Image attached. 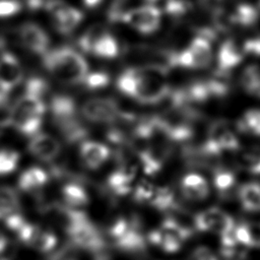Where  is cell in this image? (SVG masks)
<instances>
[{
  "instance_id": "cell-5",
  "label": "cell",
  "mask_w": 260,
  "mask_h": 260,
  "mask_svg": "<svg viewBox=\"0 0 260 260\" xmlns=\"http://www.w3.org/2000/svg\"><path fill=\"white\" fill-rule=\"evenodd\" d=\"M42 213L49 222L63 231L68 237L72 236L90 220L86 213L78 208L59 203L43 206Z\"/></svg>"
},
{
  "instance_id": "cell-50",
  "label": "cell",
  "mask_w": 260,
  "mask_h": 260,
  "mask_svg": "<svg viewBox=\"0 0 260 260\" xmlns=\"http://www.w3.org/2000/svg\"><path fill=\"white\" fill-rule=\"evenodd\" d=\"M4 126H6L2 121H0V136L2 135V132H3V129H4Z\"/></svg>"
},
{
  "instance_id": "cell-38",
  "label": "cell",
  "mask_w": 260,
  "mask_h": 260,
  "mask_svg": "<svg viewBox=\"0 0 260 260\" xmlns=\"http://www.w3.org/2000/svg\"><path fill=\"white\" fill-rule=\"evenodd\" d=\"M130 223H131V221H129L125 217L120 216V217L116 218L109 226V230H108L109 236L113 239V241L118 239L120 236H122L127 231Z\"/></svg>"
},
{
  "instance_id": "cell-42",
  "label": "cell",
  "mask_w": 260,
  "mask_h": 260,
  "mask_svg": "<svg viewBox=\"0 0 260 260\" xmlns=\"http://www.w3.org/2000/svg\"><path fill=\"white\" fill-rule=\"evenodd\" d=\"M190 260H218L213 252L206 246L196 247L190 255Z\"/></svg>"
},
{
  "instance_id": "cell-44",
  "label": "cell",
  "mask_w": 260,
  "mask_h": 260,
  "mask_svg": "<svg viewBox=\"0 0 260 260\" xmlns=\"http://www.w3.org/2000/svg\"><path fill=\"white\" fill-rule=\"evenodd\" d=\"M250 238H251V248L260 247V222H251L247 223Z\"/></svg>"
},
{
  "instance_id": "cell-26",
  "label": "cell",
  "mask_w": 260,
  "mask_h": 260,
  "mask_svg": "<svg viewBox=\"0 0 260 260\" xmlns=\"http://www.w3.org/2000/svg\"><path fill=\"white\" fill-rule=\"evenodd\" d=\"M61 194L66 205L74 208L85 206L89 196L85 189L78 183H67L61 189Z\"/></svg>"
},
{
  "instance_id": "cell-35",
  "label": "cell",
  "mask_w": 260,
  "mask_h": 260,
  "mask_svg": "<svg viewBox=\"0 0 260 260\" xmlns=\"http://www.w3.org/2000/svg\"><path fill=\"white\" fill-rule=\"evenodd\" d=\"M155 186L151 184L148 181L141 180L140 182L137 183V185L133 189V198L137 202H149L150 199L152 198L154 191H155Z\"/></svg>"
},
{
  "instance_id": "cell-2",
  "label": "cell",
  "mask_w": 260,
  "mask_h": 260,
  "mask_svg": "<svg viewBox=\"0 0 260 260\" xmlns=\"http://www.w3.org/2000/svg\"><path fill=\"white\" fill-rule=\"evenodd\" d=\"M43 64L56 80L67 85L82 83L89 72L82 55L70 47L48 50L43 55Z\"/></svg>"
},
{
  "instance_id": "cell-10",
  "label": "cell",
  "mask_w": 260,
  "mask_h": 260,
  "mask_svg": "<svg viewBox=\"0 0 260 260\" xmlns=\"http://www.w3.org/2000/svg\"><path fill=\"white\" fill-rule=\"evenodd\" d=\"M80 112L86 120L99 124L113 123L120 117L117 103L109 98L89 99L81 106Z\"/></svg>"
},
{
  "instance_id": "cell-6",
  "label": "cell",
  "mask_w": 260,
  "mask_h": 260,
  "mask_svg": "<svg viewBox=\"0 0 260 260\" xmlns=\"http://www.w3.org/2000/svg\"><path fill=\"white\" fill-rule=\"evenodd\" d=\"M211 58L212 49L208 38L198 36L184 50L177 54H172L171 64L186 69H202L209 65Z\"/></svg>"
},
{
  "instance_id": "cell-40",
  "label": "cell",
  "mask_w": 260,
  "mask_h": 260,
  "mask_svg": "<svg viewBox=\"0 0 260 260\" xmlns=\"http://www.w3.org/2000/svg\"><path fill=\"white\" fill-rule=\"evenodd\" d=\"M234 236H235L238 244H241L245 247L251 248V238H250L248 224L246 222L235 225Z\"/></svg>"
},
{
  "instance_id": "cell-46",
  "label": "cell",
  "mask_w": 260,
  "mask_h": 260,
  "mask_svg": "<svg viewBox=\"0 0 260 260\" xmlns=\"http://www.w3.org/2000/svg\"><path fill=\"white\" fill-rule=\"evenodd\" d=\"M7 245V239L6 237L0 232V252H2Z\"/></svg>"
},
{
  "instance_id": "cell-20",
  "label": "cell",
  "mask_w": 260,
  "mask_h": 260,
  "mask_svg": "<svg viewBox=\"0 0 260 260\" xmlns=\"http://www.w3.org/2000/svg\"><path fill=\"white\" fill-rule=\"evenodd\" d=\"M146 242V238L139 231L138 225L131 221L127 231L118 239L114 240V245L121 251L137 253L145 249Z\"/></svg>"
},
{
  "instance_id": "cell-52",
  "label": "cell",
  "mask_w": 260,
  "mask_h": 260,
  "mask_svg": "<svg viewBox=\"0 0 260 260\" xmlns=\"http://www.w3.org/2000/svg\"><path fill=\"white\" fill-rule=\"evenodd\" d=\"M147 1H149V2H154V1H156V0H147Z\"/></svg>"
},
{
  "instance_id": "cell-25",
  "label": "cell",
  "mask_w": 260,
  "mask_h": 260,
  "mask_svg": "<svg viewBox=\"0 0 260 260\" xmlns=\"http://www.w3.org/2000/svg\"><path fill=\"white\" fill-rule=\"evenodd\" d=\"M259 17V11L249 3H240L229 14V22L241 26L253 25Z\"/></svg>"
},
{
  "instance_id": "cell-3",
  "label": "cell",
  "mask_w": 260,
  "mask_h": 260,
  "mask_svg": "<svg viewBox=\"0 0 260 260\" xmlns=\"http://www.w3.org/2000/svg\"><path fill=\"white\" fill-rule=\"evenodd\" d=\"M46 105L42 99L23 94L9 110L8 124L25 136L39 133Z\"/></svg>"
},
{
  "instance_id": "cell-21",
  "label": "cell",
  "mask_w": 260,
  "mask_h": 260,
  "mask_svg": "<svg viewBox=\"0 0 260 260\" xmlns=\"http://www.w3.org/2000/svg\"><path fill=\"white\" fill-rule=\"evenodd\" d=\"M48 182V174L39 167H30L23 171L18 178V187L23 192H37Z\"/></svg>"
},
{
  "instance_id": "cell-7",
  "label": "cell",
  "mask_w": 260,
  "mask_h": 260,
  "mask_svg": "<svg viewBox=\"0 0 260 260\" xmlns=\"http://www.w3.org/2000/svg\"><path fill=\"white\" fill-rule=\"evenodd\" d=\"M120 20L141 34H152L160 25L161 11L154 5L147 4L124 11Z\"/></svg>"
},
{
  "instance_id": "cell-36",
  "label": "cell",
  "mask_w": 260,
  "mask_h": 260,
  "mask_svg": "<svg viewBox=\"0 0 260 260\" xmlns=\"http://www.w3.org/2000/svg\"><path fill=\"white\" fill-rule=\"evenodd\" d=\"M82 83L89 89H100L108 85L109 76L102 71L88 72Z\"/></svg>"
},
{
  "instance_id": "cell-16",
  "label": "cell",
  "mask_w": 260,
  "mask_h": 260,
  "mask_svg": "<svg viewBox=\"0 0 260 260\" xmlns=\"http://www.w3.org/2000/svg\"><path fill=\"white\" fill-rule=\"evenodd\" d=\"M180 186L183 196L191 201H202L206 199L210 191L206 179L196 173L185 175Z\"/></svg>"
},
{
  "instance_id": "cell-43",
  "label": "cell",
  "mask_w": 260,
  "mask_h": 260,
  "mask_svg": "<svg viewBox=\"0 0 260 260\" xmlns=\"http://www.w3.org/2000/svg\"><path fill=\"white\" fill-rule=\"evenodd\" d=\"M242 47L245 55L250 54V55L260 56V38L259 37L247 40Z\"/></svg>"
},
{
  "instance_id": "cell-39",
  "label": "cell",
  "mask_w": 260,
  "mask_h": 260,
  "mask_svg": "<svg viewBox=\"0 0 260 260\" xmlns=\"http://www.w3.org/2000/svg\"><path fill=\"white\" fill-rule=\"evenodd\" d=\"M21 10V2L19 0H0V17H10L17 14Z\"/></svg>"
},
{
  "instance_id": "cell-19",
  "label": "cell",
  "mask_w": 260,
  "mask_h": 260,
  "mask_svg": "<svg viewBox=\"0 0 260 260\" xmlns=\"http://www.w3.org/2000/svg\"><path fill=\"white\" fill-rule=\"evenodd\" d=\"M136 169L132 165H122L108 177V186L113 193L123 196L131 192Z\"/></svg>"
},
{
  "instance_id": "cell-23",
  "label": "cell",
  "mask_w": 260,
  "mask_h": 260,
  "mask_svg": "<svg viewBox=\"0 0 260 260\" xmlns=\"http://www.w3.org/2000/svg\"><path fill=\"white\" fill-rule=\"evenodd\" d=\"M90 54L105 59H113L119 54L118 42L113 35L105 29L93 43Z\"/></svg>"
},
{
  "instance_id": "cell-37",
  "label": "cell",
  "mask_w": 260,
  "mask_h": 260,
  "mask_svg": "<svg viewBox=\"0 0 260 260\" xmlns=\"http://www.w3.org/2000/svg\"><path fill=\"white\" fill-rule=\"evenodd\" d=\"M190 3L186 0H168L165 5L167 13L174 16H181L190 9Z\"/></svg>"
},
{
  "instance_id": "cell-22",
  "label": "cell",
  "mask_w": 260,
  "mask_h": 260,
  "mask_svg": "<svg viewBox=\"0 0 260 260\" xmlns=\"http://www.w3.org/2000/svg\"><path fill=\"white\" fill-rule=\"evenodd\" d=\"M58 243V239L55 234L44 230L36 224H34L27 239L24 244H26L31 249L39 252H48L53 250Z\"/></svg>"
},
{
  "instance_id": "cell-18",
  "label": "cell",
  "mask_w": 260,
  "mask_h": 260,
  "mask_svg": "<svg viewBox=\"0 0 260 260\" xmlns=\"http://www.w3.org/2000/svg\"><path fill=\"white\" fill-rule=\"evenodd\" d=\"M243 47L234 40L224 41L217 52V68L220 72H229L236 68L244 58Z\"/></svg>"
},
{
  "instance_id": "cell-47",
  "label": "cell",
  "mask_w": 260,
  "mask_h": 260,
  "mask_svg": "<svg viewBox=\"0 0 260 260\" xmlns=\"http://www.w3.org/2000/svg\"><path fill=\"white\" fill-rule=\"evenodd\" d=\"M94 260H112V259L109 255L105 254L104 252H100V253H96V256H95Z\"/></svg>"
},
{
  "instance_id": "cell-12",
  "label": "cell",
  "mask_w": 260,
  "mask_h": 260,
  "mask_svg": "<svg viewBox=\"0 0 260 260\" xmlns=\"http://www.w3.org/2000/svg\"><path fill=\"white\" fill-rule=\"evenodd\" d=\"M18 37L25 49L37 55H44L49 50L50 38L45 29L35 22H25L18 28Z\"/></svg>"
},
{
  "instance_id": "cell-32",
  "label": "cell",
  "mask_w": 260,
  "mask_h": 260,
  "mask_svg": "<svg viewBox=\"0 0 260 260\" xmlns=\"http://www.w3.org/2000/svg\"><path fill=\"white\" fill-rule=\"evenodd\" d=\"M236 184V177L233 172L226 169H217L213 175V185L220 194L229 193Z\"/></svg>"
},
{
  "instance_id": "cell-34",
  "label": "cell",
  "mask_w": 260,
  "mask_h": 260,
  "mask_svg": "<svg viewBox=\"0 0 260 260\" xmlns=\"http://www.w3.org/2000/svg\"><path fill=\"white\" fill-rule=\"evenodd\" d=\"M49 85L47 81L42 77H30L27 79L24 86V94L32 95L39 99L44 98V95L48 92Z\"/></svg>"
},
{
  "instance_id": "cell-8",
  "label": "cell",
  "mask_w": 260,
  "mask_h": 260,
  "mask_svg": "<svg viewBox=\"0 0 260 260\" xmlns=\"http://www.w3.org/2000/svg\"><path fill=\"white\" fill-rule=\"evenodd\" d=\"M240 142L226 122L217 121L213 123L207 133V138L203 149L210 155H216L224 151H234L239 149Z\"/></svg>"
},
{
  "instance_id": "cell-13",
  "label": "cell",
  "mask_w": 260,
  "mask_h": 260,
  "mask_svg": "<svg viewBox=\"0 0 260 260\" xmlns=\"http://www.w3.org/2000/svg\"><path fill=\"white\" fill-rule=\"evenodd\" d=\"M23 78L19 60L9 52L0 53V89L7 92L17 86Z\"/></svg>"
},
{
  "instance_id": "cell-14",
  "label": "cell",
  "mask_w": 260,
  "mask_h": 260,
  "mask_svg": "<svg viewBox=\"0 0 260 260\" xmlns=\"http://www.w3.org/2000/svg\"><path fill=\"white\" fill-rule=\"evenodd\" d=\"M69 239L76 248L93 252L95 254L103 252L106 247L103 234L90 220L70 236Z\"/></svg>"
},
{
  "instance_id": "cell-17",
  "label": "cell",
  "mask_w": 260,
  "mask_h": 260,
  "mask_svg": "<svg viewBox=\"0 0 260 260\" xmlns=\"http://www.w3.org/2000/svg\"><path fill=\"white\" fill-rule=\"evenodd\" d=\"M79 154L87 168L95 170L108 160L110 156V149L104 143L87 140L80 144Z\"/></svg>"
},
{
  "instance_id": "cell-54",
  "label": "cell",
  "mask_w": 260,
  "mask_h": 260,
  "mask_svg": "<svg viewBox=\"0 0 260 260\" xmlns=\"http://www.w3.org/2000/svg\"><path fill=\"white\" fill-rule=\"evenodd\" d=\"M0 260H6V259H0Z\"/></svg>"
},
{
  "instance_id": "cell-45",
  "label": "cell",
  "mask_w": 260,
  "mask_h": 260,
  "mask_svg": "<svg viewBox=\"0 0 260 260\" xmlns=\"http://www.w3.org/2000/svg\"><path fill=\"white\" fill-rule=\"evenodd\" d=\"M82 2L87 8H94L99 6L103 2V0H82Z\"/></svg>"
},
{
  "instance_id": "cell-9",
  "label": "cell",
  "mask_w": 260,
  "mask_h": 260,
  "mask_svg": "<svg viewBox=\"0 0 260 260\" xmlns=\"http://www.w3.org/2000/svg\"><path fill=\"white\" fill-rule=\"evenodd\" d=\"M193 225L198 232H213L220 236L233 232L236 223L232 215L224 210L218 207H210L194 215Z\"/></svg>"
},
{
  "instance_id": "cell-27",
  "label": "cell",
  "mask_w": 260,
  "mask_h": 260,
  "mask_svg": "<svg viewBox=\"0 0 260 260\" xmlns=\"http://www.w3.org/2000/svg\"><path fill=\"white\" fill-rule=\"evenodd\" d=\"M241 85L249 94L260 98V67L247 66L241 74Z\"/></svg>"
},
{
  "instance_id": "cell-1",
  "label": "cell",
  "mask_w": 260,
  "mask_h": 260,
  "mask_svg": "<svg viewBox=\"0 0 260 260\" xmlns=\"http://www.w3.org/2000/svg\"><path fill=\"white\" fill-rule=\"evenodd\" d=\"M165 68L143 66L128 68L117 79L118 89L142 104H156L169 95L170 87L165 80Z\"/></svg>"
},
{
  "instance_id": "cell-4",
  "label": "cell",
  "mask_w": 260,
  "mask_h": 260,
  "mask_svg": "<svg viewBox=\"0 0 260 260\" xmlns=\"http://www.w3.org/2000/svg\"><path fill=\"white\" fill-rule=\"evenodd\" d=\"M52 119L68 142H76L81 140L86 130L77 118V109L72 98L66 94H56L50 103Z\"/></svg>"
},
{
  "instance_id": "cell-11",
  "label": "cell",
  "mask_w": 260,
  "mask_h": 260,
  "mask_svg": "<svg viewBox=\"0 0 260 260\" xmlns=\"http://www.w3.org/2000/svg\"><path fill=\"white\" fill-rule=\"evenodd\" d=\"M47 10L51 15L55 29L62 35L72 32L83 19V14L80 10L61 0H53Z\"/></svg>"
},
{
  "instance_id": "cell-49",
  "label": "cell",
  "mask_w": 260,
  "mask_h": 260,
  "mask_svg": "<svg viewBox=\"0 0 260 260\" xmlns=\"http://www.w3.org/2000/svg\"><path fill=\"white\" fill-rule=\"evenodd\" d=\"M205 4L207 5H216L217 3H219L221 0H202Z\"/></svg>"
},
{
  "instance_id": "cell-15",
  "label": "cell",
  "mask_w": 260,
  "mask_h": 260,
  "mask_svg": "<svg viewBox=\"0 0 260 260\" xmlns=\"http://www.w3.org/2000/svg\"><path fill=\"white\" fill-rule=\"evenodd\" d=\"M28 151L44 161L55 159L61 152V144L57 138L47 133H37L31 136L27 145Z\"/></svg>"
},
{
  "instance_id": "cell-33",
  "label": "cell",
  "mask_w": 260,
  "mask_h": 260,
  "mask_svg": "<svg viewBox=\"0 0 260 260\" xmlns=\"http://www.w3.org/2000/svg\"><path fill=\"white\" fill-rule=\"evenodd\" d=\"M19 153L13 149H0V176L13 173L19 162Z\"/></svg>"
},
{
  "instance_id": "cell-30",
  "label": "cell",
  "mask_w": 260,
  "mask_h": 260,
  "mask_svg": "<svg viewBox=\"0 0 260 260\" xmlns=\"http://www.w3.org/2000/svg\"><path fill=\"white\" fill-rule=\"evenodd\" d=\"M238 129L246 134L260 136V110L247 111L239 120Z\"/></svg>"
},
{
  "instance_id": "cell-29",
  "label": "cell",
  "mask_w": 260,
  "mask_h": 260,
  "mask_svg": "<svg viewBox=\"0 0 260 260\" xmlns=\"http://www.w3.org/2000/svg\"><path fill=\"white\" fill-rule=\"evenodd\" d=\"M239 165L252 175H260V148L249 147L240 152Z\"/></svg>"
},
{
  "instance_id": "cell-41",
  "label": "cell",
  "mask_w": 260,
  "mask_h": 260,
  "mask_svg": "<svg viewBox=\"0 0 260 260\" xmlns=\"http://www.w3.org/2000/svg\"><path fill=\"white\" fill-rule=\"evenodd\" d=\"M247 257V252L242 249H238V246L231 248L220 249V259L221 260H245Z\"/></svg>"
},
{
  "instance_id": "cell-53",
  "label": "cell",
  "mask_w": 260,
  "mask_h": 260,
  "mask_svg": "<svg viewBox=\"0 0 260 260\" xmlns=\"http://www.w3.org/2000/svg\"><path fill=\"white\" fill-rule=\"evenodd\" d=\"M71 260H77V259H76V258H74V259H71Z\"/></svg>"
},
{
  "instance_id": "cell-48",
  "label": "cell",
  "mask_w": 260,
  "mask_h": 260,
  "mask_svg": "<svg viewBox=\"0 0 260 260\" xmlns=\"http://www.w3.org/2000/svg\"><path fill=\"white\" fill-rule=\"evenodd\" d=\"M6 93L7 92H5L2 89H0V109H2L3 106L6 103Z\"/></svg>"
},
{
  "instance_id": "cell-24",
  "label": "cell",
  "mask_w": 260,
  "mask_h": 260,
  "mask_svg": "<svg viewBox=\"0 0 260 260\" xmlns=\"http://www.w3.org/2000/svg\"><path fill=\"white\" fill-rule=\"evenodd\" d=\"M239 200L242 207L249 212L260 211V184L248 182L238 190Z\"/></svg>"
},
{
  "instance_id": "cell-31",
  "label": "cell",
  "mask_w": 260,
  "mask_h": 260,
  "mask_svg": "<svg viewBox=\"0 0 260 260\" xmlns=\"http://www.w3.org/2000/svg\"><path fill=\"white\" fill-rule=\"evenodd\" d=\"M150 205L157 210H170L177 206L174 193L166 187H156L152 198L149 201Z\"/></svg>"
},
{
  "instance_id": "cell-51",
  "label": "cell",
  "mask_w": 260,
  "mask_h": 260,
  "mask_svg": "<svg viewBox=\"0 0 260 260\" xmlns=\"http://www.w3.org/2000/svg\"><path fill=\"white\" fill-rule=\"evenodd\" d=\"M258 7H259V10H260V0H258Z\"/></svg>"
},
{
  "instance_id": "cell-28",
  "label": "cell",
  "mask_w": 260,
  "mask_h": 260,
  "mask_svg": "<svg viewBox=\"0 0 260 260\" xmlns=\"http://www.w3.org/2000/svg\"><path fill=\"white\" fill-rule=\"evenodd\" d=\"M19 206V198L16 191L8 186L0 187V218L16 212Z\"/></svg>"
}]
</instances>
